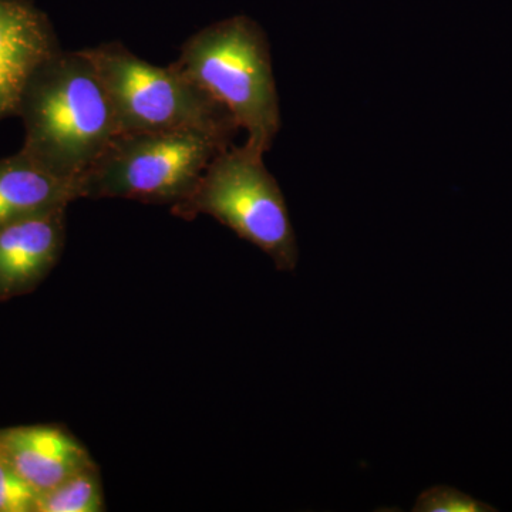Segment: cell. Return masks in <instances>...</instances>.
Returning <instances> with one entry per match:
<instances>
[{
  "label": "cell",
  "instance_id": "30bf717a",
  "mask_svg": "<svg viewBox=\"0 0 512 512\" xmlns=\"http://www.w3.org/2000/svg\"><path fill=\"white\" fill-rule=\"evenodd\" d=\"M106 510L99 467L94 464L40 494L37 512H101Z\"/></svg>",
  "mask_w": 512,
  "mask_h": 512
},
{
  "label": "cell",
  "instance_id": "8fae6325",
  "mask_svg": "<svg viewBox=\"0 0 512 512\" xmlns=\"http://www.w3.org/2000/svg\"><path fill=\"white\" fill-rule=\"evenodd\" d=\"M414 512H495V508L476 500L456 488L439 485L429 488L417 498Z\"/></svg>",
  "mask_w": 512,
  "mask_h": 512
},
{
  "label": "cell",
  "instance_id": "5b68a950",
  "mask_svg": "<svg viewBox=\"0 0 512 512\" xmlns=\"http://www.w3.org/2000/svg\"><path fill=\"white\" fill-rule=\"evenodd\" d=\"M232 143L201 131L121 133L77 181L80 198H119L173 207Z\"/></svg>",
  "mask_w": 512,
  "mask_h": 512
},
{
  "label": "cell",
  "instance_id": "8992f818",
  "mask_svg": "<svg viewBox=\"0 0 512 512\" xmlns=\"http://www.w3.org/2000/svg\"><path fill=\"white\" fill-rule=\"evenodd\" d=\"M66 242V210L0 227V303L35 292L56 268Z\"/></svg>",
  "mask_w": 512,
  "mask_h": 512
},
{
  "label": "cell",
  "instance_id": "3957f363",
  "mask_svg": "<svg viewBox=\"0 0 512 512\" xmlns=\"http://www.w3.org/2000/svg\"><path fill=\"white\" fill-rule=\"evenodd\" d=\"M264 156L247 143L225 148L205 168L194 190L170 207L171 214L184 221L208 215L261 249L279 271H293L298 242L284 194Z\"/></svg>",
  "mask_w": 512,
  "mask_h": 512
},
{
  "label": "cell",
  "instance_id": "277c9868",
  "mask_svg": "<svg viewBox=\"0 0 512 512\" xmlns=\"http://www.w3.org/2000/svg\"><path fill=\"white\" fill-rule=\"evenodd\" d=\"M83 50L106 84L120 134L201 131L232 143L241 130L227 109L171 64L154 66L119 42Z\"/></svg>",
  "mask_w": 512,
  "mask_h": 512
},
{
  "label": "cell",
  "instance_id": "7a4b0ae2",
  "mask_svg": "<svg viewBox=\"0 0 512 512\" xmlns=\"http://www.w3.org/2000/svg\"><path fill=\"white\" fill-rule=\"evenodd\" d=\"M247 131L249 147L268 153L281 130L271 46L264 29L245 15L212 23L188 37L171 63Z\"/></svg>",
  "mask_w": 512,
  "mask_h": 512
},
{
  "label": "cell",
  "instance_id": "9c48e42d",
  "mask_svg": "<svg viewBox=\"0 0 512 512\" xmlns=\"http://www.w3.org/2000/svg\"><path fill=\"white\" fill-rule=\"evenodd\" d=\"M79 200L77 181L57 177L20 148L0 158V227L35 215L67 210Z\"/></svg>",
  "mask_w": 512,
  "mask_h": 512
},
{
  "label": "cell",
  "instance_id": "ba28073f",
  "mask_svg": "<svg viewBox=\"0 0 512 512\" xmlns=\"http://www.w3.org/2000/svg\"><path fill=\"white\" fill-rule=\"evenodd\" d=\"M59 49L45 13L28 0H0V120L15 116L29 77Z\"/></svg>",
  "mask_w": 512,
  "mask_h": 512
},
{
  "label": "cell",
  "instance_id": "6da1fadb",
  "mask_svg": "<svg viewBox=\"0 0 512 512\" xmlns=\"http://www.w3.org/2000/svg\"><path fill=\"white\" fill-rule=\"evenodd\" d=\"M15 116L25 126L22 150L67 180L79 181L120 134L106 84L83 49L60 47L43 60L29 77Z\"/></svg>",
  "mask_w": 512,
  "mask_h": 512
},
{
  "label": "cell",
  "instance_id": "7c38bea8",
  "mask_svg": "<svg viewBox=\"0 0 512 512\" xmlns=\"http://www.w3.org/2000/svg\"><path fill=\"white\" fill-rule=\"evenodd\" d=\"M40 493L0 460V512H37Z\"/></svg>",
  "mask_w": 512,
  "mask_h": 512
},
{
  "label": "cell",
  "instance_id": "52a82bcc",
  "mask_svg": "<svg viewBox=\"0 0 512 512\" xmlns=\"http://www.w3.org/2000/svg\"><path fill=\"white\" fill-rule=\"evenodd\" d=\"M0 460L40 494L96 464L82 441L59 424L0 429Z\"/></svg>",
  "mask_w": 512,
  "mask_h": 512
}]
</instances>
